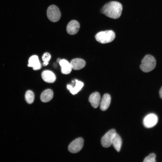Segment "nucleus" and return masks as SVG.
<instances>
[{
	"mask_svg": "<svg viewBox=\"0 0 162 162\" xmlns=\"http://www.w3.org/2000/svg\"><path fill=\"white\" fill-rule=\"evenodd\" d=\"M122 6L119 2L110 1L106 4L101 9V12L110 18L117 19L121 16Z\"/></svg>",
	"mask_w": 162,
	"mask_h": 162,
	"instance_id": "f257e3e1",
	"label": "nucleus"
},
{
	"mask_svg": "<svg viewBox=\"0 0 162 162\" xmlns=\"http://www.w3.org/2000/svg\"><path fill=\"white\" fill-rule=\"evenodd\" d=\"M156 65L155 58L150 55L145 56L141 61L140 69L144 72H148L153 70Z\"/></svg>",
	"mask_w": 162,
	"mask_h": 162,
	"instance_id": "f03ea898",
	"label": "nucleus"
},
{
	"mask_svg": "<svg viewBox=\"0 0 162 162\" xmlns=\"http://www.w3.org/2000/svg\"><path fill=\"white\" fill-rule=\"evenodd\" d=\"M114 32L111 30L101 31L95 36L96 40L101 44H106L112 41L115 38Z\"/></svg>",
	"mask_w": 162,
	"mask_h": 162,
	"instance_id": "7ed1b4c3",
	"label": "nucleus"
},
{
	"mask_svg": "<svg viewBox=\"0 0 162 162\" xmlns=\"http://www.w3.org/2000/svg\"><path fill=\"white\" fill-rule=\"evenodd\" d=\"M46 13L48 19L53 22H57L60 19L61 12L59 8L55 5L49 6L47 9Z\"/></svg>",
	"mask_w": 162,
	"mask_h": 162,
	"instance_id": "20e7f679",
	"label": "nucleus"
},
{
	"mask_svg": "<svg viewBox=\"0 0 162 162\" xmlns=\"http://www.w3.org/2000/svg\"><path fill=\"white\" fill-rule=\"evenodd\" d=\"M114 129L108 131L101 138V142L102 146L108 148L112 145L113 139L116 134Z\"/></svg>",
	"mask_w": 162,
	"mask_h": 162,
	"instance_id": "39448f33",
	"label": "nucleus"
},
{
	"mask_svg": "<svg viewBox=\"0 0 162 162\" xmlns=\"http://www.w3.org/2000/svg\"><path fill=\"white\" fill-rule=\"evenodd\" d=\"M84 144L83 139L81 137L73 141L68 147L69 151L71 153H76L79 152L82 149Z\"/></svg>",
	"mask_w": 162,
	"mask_h": 162,
	"instance_id": "423d86ee",
	"label": "nucleus"
},
{
	"mask_svg": "<svg viewBox=\"0 0 162 162\" xmlns=\"http://www.w3.org/2000/svg\"><path fill=\"white\" fill-rule=\"evenodd\" d=\"M158 122V118L157 115L154 113H150L144 118L143 124L145 127L150 128L155 126Z\"/></svg>",
	"mask_w": 162,
	"mask_h": 162,
	"instance_id": "0eeeda50",
	"label": "nucleus"
},
{
	"mask_svg": "<svg viewBox=\"0 0 162 162\" xmlns=\"http://www.w3.org/2000/svg\"><path fill=\"white\" fill-rule=\"evenodd\" d=\"M80 28L79 22L76 20H73L68 24L66 30L67 33L70 35H74L78 32Z\"/></svg>",
	"mask_w": 162,
	"mask_h": 162,
	"instance_id": "6e6552de",
	"label": "nucleus"
},
{
	"mask_svg": "<svg viewBox=\"0 0 162 162\" xmlns=\"http://www.w3.org/2000/svg\"><path fill=\"white\" fill-rule=\"evenodd\" d=\"M28 66L32 67L34 70L40 69L41 68V63L38 56L36 55H33L29 59Z\"/></svg>",
	"mask_w": 162,
	"mask_h": 162,
	"instance_id": "1a4fd4ad",
	"label": "nucleus"
},
{
	"mask_svg": "<svg viewBox=\"0 0 162 162\" xmlns=\"http://www.w3.org/2000/svg\"><path fill=\"white\" fill-rule=\"evenodd\" d=\"M75 86H74L71 84L67 85V88L70 92L73 94H75L79 92L84 86V84L82 82L75 80Z\"/></svg>",
	"mask_w": 162,
	"mask_h": 162,
	"instance_id": "9d476101",
	"label": "nucleus"
},
{
	"mask_svg": "<svg viewBox=\"0 0 162 162\" xmlns=\"http://www.w3.org/2000/svg\"><path fill=\"white\" fill-rule=\"evenodd\" d=\"M43 80L48 83H53L56 80V76L54 74L49 70H44L41 73Z\"/></svg>",
	"mask_w": 162,
	"mask_h": 162,
	"instance_id": "9b49d317",
	"label": "nucleus"
},
{
	"mask_svg": "<svg viewBox=\"0 0 162 162\" xmlns=\"http://www.w3.org/2000/svg\"><path fill=\"white\" fill-rule=\"evenodd\" d=\"M61 67V71L63 74H67L71 72L72 67L70 63L64 59H61L59 62Z\"/></svg>",
	"mask_w": 162,
	"mask_h": 162,
	"instance_id": "f8f14e48",
	"label": "nucleus"
},
{
	"mask_svg": "<svg viewBox=\"0 0 162 162\" xmlns=\"http://www.w3.org/2000/svg\"><path fill=\"white\" fill-rule=\"evenodd\" d=\"M100 100V94L97 92H95L90 95L89 98V101L93 107L96 108L98 106Z\"/></svg>",
	"mask_w": 162,
	"mask_h": 162,
	"instance_id": "ddd939ff",
	"label": "nucleus"
},
{
	"mask_svg": "<svg viewBox=\"0 0 162 162\" xmlns=\"http://www.w3.org/2000/svg\"><path fill=\"white\" fill-rule=\"evenodd\" d=\"M70 64L72 68L75 70H79L82 68L86 64L84 60L79 58L72 59L70 62Z\"/></svg>",
	"mask_w": 162,
	"mask_h": 162,
	"instance_id": "4468645a",
	"label": "nucleus"
},
{
	"mask_svg": "<svg viewBox=\"0 0 162 162\" xmlns=\"http://www.w3.org/2000/svg\"><path fill=\"white\" fill-rule=\"evenodd\" d=\"M111 97L108 94H104L101 100L100 104V109L103 111L106 110L109 107L111 102Z\"/></svg>",
	"mask_w": 162,
	"mask_h": 162,
	"instance_id": "2eb2a0df",
	"label": "nucleus"
},
{
	"mask_svg": "<svg viewBox=\"0 0 162 162\" xmlns=\"http://www.w3.org/2000/svg\"><path fill=\"white\" fill-rule=\"evenodd\" d=\"M53 97V92L50 89H47L44 91L41 94L40 99L43 102H47L50 101Z\"/></svg>",
	"mask_w": 162,
	"mask_h": 162,
	"instance_id": "dca6fc26",
	"label": "nucleus"
},
{
	"mask_svg": "<svg viewBox=\"0 0 162 162\" xmlns=\"http://www.w3.org/2000/svg\"><path fill=\"white\" fill-rule=\"evenodd\" d=\"M122 144V139L120 136L116 133L114 137L112 142V145L118 152H119L121 147Z\"/></svg>",
	"mask_w": 162,
	"mask_h": 162,
	"instance_id": "f3484780",
	"label": "nucleus"
},
{
	"mask_svg": "<svg viewBox=\"0 0 162 162\" xmlns=\"http://www.w3.org/2000/svg\"><path fill=\"white\" fill-rule=\"evenodd\" d=\"M34 93L32 91H27L25 95V99L26 102L29 104L32 103L34 100Z\"/></svg>",
	"mask_w": 162,
	"mask_h": 162,
	"instance_id": "a211bd4d",
	"label": "nucleus"
},
{
	"mask_svg": "<svg viewBox=\"0 0 162 162\" xmlns=\"http://www.w3.org/2000/svg\"><path fill=\"white\" fill-rule=\"evenodd\" d=\"M51 58V55L49 53L45 52L43 54L42 58L44 61L43 64L44 66H46L48 64Z\"/></svg>",
	"mask_w": 162,
	"mask_h": 162,
	"instance_id": "6ab92c4d",
	"label": "nucleus"
},
{
	"mask_svg": "<svg viewBox=\"0 0 162 162\" xmlns=\"http://www.w3.org/2000/svg\"><path fill=\"white\" fill-rule=\"evenodd\" d=\"M156 155L154 153H151L149 155L145 158L143 162H155Z\"/></svg>",
	"mask_w": 162,
	"mask_h": 162,
	"instance_id": "aec40b11",
	"label": "nucleus"
},
{
	"mask_svg": "<svg viewBox=\"0 0 162 162\" xmlns=\"http://www.w3.org/2000/svg\"><path fill=\"white\" fill-rule=\"evenodd\" d=\"M159 95L160 98L162 99V87L161 88L159 91Z\"/></svg>",
	"mask_w": 162,
	"mask_h": 162,
	"instance_id": "412c9836",
	"label": "nucleus"
},
{
	"mask_svg": "<svg viewBox=\"0 0 162 162\" xmlns=\"http://www.w3.org/2000/svg\"><path fill=\"white\" fill-rule=\"evenodd\" d=\"M61 59L60 58H58L57 60V62L59 63Z\"/></svg>",
	"mask_w": 162,
	"mask_h": 162,
	"instance_id": "4be33fe9",
	"label": "nucleus"
}]
</instances>
